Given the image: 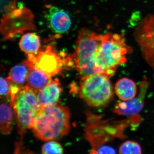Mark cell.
I'll return each instance as SVG.
<instances>
[{"mask_svg": "<svg viewBox=\"0 0 154 154\" xmlns=\"http://www.w3.org/2000/svg\"><path fill=\"white\" fill-rule=\"evenodd\" d=\"M69 110L60 105L41 107L31 129L34 136L45 141L59 139L68 133Z\"/></svg>", "mask_w": 154, "mask_h": 154, "instance_id": "obj_1", "label": "cell"}, {"mask_svg": "<svg viewBox=\"0 0 154 154\" xmlns=\"http://www.w3.org/2000/svg\"><path fill=\"white\" fill-rule=\"evenodd\" d=\"M9 98L20 136V141L16 147L17 151L21 149L23 136L27 130L32 128L41 107L36 92L27 85L22 87H11Z\"/></svg>", "mask_w": 154, "mask_h": 154, "instance_id": "obj_2", "label": "cell"}, {"mask_svg": "<svg viewBox=\"0 0 154 154\" xmlns=\"http://www.w3.org/2000/svg\"><path fill=\"white\" fill-rule=\"evenodd\" d=\"M129 51L122 35L110 33L102 35V41L95 56L97 73L108 76L113 75L116 67L126 62L125 55Z\"/></svg>", "mask_w": 154, "mask_h": 154, "instance_id": "obj_3", "label": "cell"}, {"mask_svg": "<svg viewBox=\"0 0 154 154\" xmlns=\"http://www.w3.org/2000/svg\"><path fill=\"white\" fill-rule=\"evenodd\" d=\"M102 38V35L86 29H82L79 32L75 51L72 58L76 69L82 77L97 73L95 56Z\"/></svg>", "mask_w": 154, "mask_h": 154, "instance_id": "obj_4", "label": "cell"}, {"mask_svg": "<svg viewBox=\"0 0 154 154\" xmlns=\"http://www.w3.org/2000/svg\"><path fill=\"white\" fill-rule=\"evenodd\" d=\"M108 77L96 73L82 77L79 88L80 98L91 107L106 106L113 96V88Z\"/></svg>", "mask_w": 154, "mask_h": 154, "instance_id": "obj_5", "label": "cell"}, {"mask_svg": "<svg viewBox=\"0 0 154 154\" xmlns=\"http://www.w3.org/2000/svg\"><path fill=\"white\" fill-rule=\"evenodd\" d=\"M27 59L32 63L34 68L40 69L51 77L60 73L65 65L69 66L73 65L72 57L63 58L50 45L36 54H28Z\"/></svg>", "mask_w": 154, "mask_h": 154, "instance_id": "obj_6", "label": "cell"}, {"mask_svg": "<svg viewBox=\"0 0 154 154\" xmlns=\"http://www.w3.org/2000/svg\"><path fill=\"white\" fill-rule=\"evenodd\" d=\"M86 120L84 125L85 137L92 148L91 153L96 154L100 148L110 138L112 128L102 121L100 116L90 112H86Z\"/></svg>", "mask_w": 154, "mask_h": 154, "instance_id": "obj_7", "label": "cell"}, {"mask_svg": "<svg viewBox=\"0 0 154 154\" xmlns=\"http://www.w3.org/2000/svg\"><path fill=\"white\" fill-rule=\"evenodd\" d=\"M148 83L144 81L141 83L138 96L133 99L120 102L116 105L113 112L119 115H133L139 113L143 108L144 99L148 87Z\"/></svg>", "mask_w": 154, "mask_h": 154, "instance_id": "obj_8", "label": "cell"}, {"mask_svg": "<svg viewBox=\"0 0 154 154\" xmlns=\"http://www.w3.org/2000/svg\"><path fill=\"white\" fill-rule=\"evenodd\" d=\"M61 93V86L59 80L57 79L51 80L36 93L40 107L57 105L59 101Z\"/></svg>", "mask_w": 154, "mask_h": 154, "instance_id": "obj_9", "label": "cell"}, {"mask_svg": "<svg viewBox=\"0 0 154 154\" xmlns=\"http://www.w3.org/2000/svg\"><path fill=\"white\" fill-rule=\"evenodd\" d=\"M47 19L51 30L57 33L67 32L72 24L67 13L57 7H51L48 13Z\"/></svg>", "mask_w": 154, "mask_h": 154, "instance_id": "obj_10", "label": "cell"}, {"mask_svg": "<svg viewBox=\"0 0 154 154\" xmlns=\"http://www.w3.org/2000/svg\"><path fill=\"white\" fill-rule=\"evenodd\" d=\"M33 68L32 63L27 59L11 69L8 79L11 82L19 87H24V85L27 82L30 71Z\"/></svg>", "mask_w": 154, "mask_h": 154, "instance_id": "obj_11", "label": "cell"}, {"mask_svg": "<svg viewBox=\"0 0 154 154\" xmlns=\"http://www.w3.org/2000/svg\"><path fill=\"white\" fill-rule=\"evenodd\" d=\"M115 91L119 99L128 101L134 98L137 93V87L133 80L124 78L116 83Z\"/></svg>", "mask_w": 154, "mask_h": 154, "instance_id": "obj_12", "label": "cell"}, {"mask_svg": "<svg viewBox=\"0 0 154 154\" xmlns=\"http://www.w3.org/2000/svg\"><path fill=\"white\" fill-rule=\"evenodd\" d=\"M52 80L44 72L33 68L30 71L27 81V85L37 93Z\"/></svg>", "mask_w": 154, "mask_h": 154, "instance_id": "obj_13", "label": "cell"}, {"mask_svg": "<svg viewBox=\"0 0 154 154\" xmlns=\"http://www.w3.org/2000/svg\"><path fill=\"white\" fill-rule=\"evenodd\" d=\"M19 46L27 55L36 54L39 51L41 46L40 38L34 33H26L21 37Z\"/></svg>", "mask_w": 154, "mask_h": 154, "instance_id": "obj_14", "label": "cell"}, {"mask_svg": "<svg viewBox=\"0 0 154 154\" xmlns=\"http://www.w3.org/2000/svg\"><path fill=\"white\" fill-rule=\"evenodd\" d=\"M12 107L8 105H0V127L1 131L8 134L12 129L14 121V112Z\"/></svg>", "mask_w": 154, "mask_h": 154, "instance_id": "obj_15", "label": "cell"}, {"mask_svg": "<svg viewBox=\"0 0 154 154\" xmlns=\"http://www.w3.org/2000/svg\"><path fill=\"white\" fill-rule=\"evenodd\" d=\"M122 154H140L142 152L141 147L137 143L128 140L122 144L119 150Z\"/></svg>", "mask_w": 154, "mask_h": 154, "instance_id": "obj_16", "label": "cell"}, {"mask_svg": "<svg viewBox=\"0 0 154 154\" xmlns=\"http://www.w3.org/2000/svg\"><path fill=\"white\" fill-rule=\"evenodd\" d=\"M42 152L45 154H63V149L60 144L54 140H50L44 144Z\"/></svg>", "mask_w": 154, "mask_h": 154, "instance_id": "obj_17", "label": "cell"}, {"mask_svg": "<svg viewBox=\"0 0 154 154\" xmlns=\"http://www.w3.org/2000/svg\"><path fill=\"white\" fill-rule=\"evenodd\" d=\"M11 85V82L8 79L0 77V99L4 96L9 97Z\"/></svg>", "mask_w": 154, "mask_h": 154, "instance_id": "obj_18", "label": "cell"}]
</instances>
